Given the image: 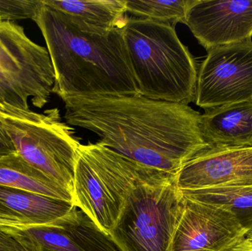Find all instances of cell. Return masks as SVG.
I'll use <instances>...</instances> for the list:
<instances>
[{"label":"cell","mask_w":252,"mask_h":251,"mask_svg":"<svg viewBox=\"0 0 252 251\" xmlns=\"http://www.w3.org/2000/svg\"><path fill=\"white\" fill-rule=\"evenodd\" d=\"M68 125L97 134L100 142L142 166L176 176L210 147L201 114L182 103L140 95L62 99Z\"/></svg>","instance_id":"cell-1"},{"label":"cell","mask_w":252,"mask_h":251,"mask_svg":"<svg viewBox=\"0 0 252 251\" xmlns=\"http://www.w3.org/2000/svg\"><path fill=\"white\" fill-rule=\"evenodd\" d=\"M55 74L53 93L72 97L139 95L124 28L105 29L41 4L34 18Z\"/></svg>","instance_id":"cell-2"},{"label":"cell","mask_w":252,"mask_h":251,"mask_svg":"<svg viewBox=\"0 0 252 251\" xmlns=\"http://www.w3.org/2000/svg\"><path fill=\"white\" fill-rule=\"evenodd\" d=\"M124 38L139 95L188 106L195 102L196 62L176 27L130 17Z\"/></svg>","instance_id":"cell-3"},{"label":"cell","mask_w":252,"mask_h":251,"mask_svg":"<svg viewBox=\"0 0 252 251\" xmlns=\"http://www.w3.org/2000/svg\"><path fill=\"white\" fill-rule=\"evenodd\" d=\"M168 175L136 163L100 141L78 152L72 202L109 234L133 187L144 180Z\"/></svg>","instance_id":"cell-4"},{"label":"cell","mask_w":252,"mask_h":251,"mask_svg":"<svg viewBox=\"0 0 252 251\" xmlns=\"http://www.w3.org/2000/svg\"><path fill=\"white\" fill-rule=\"evenodd\" d=\"M0 125L27 163L72 193L81 139L59 109L40 113L0 102Z\"/></svg>","instance_id":"cell-5"},{"label":"cell","mask_w":252,"mask_h":251,"mask_svg":"<svg viewBox=\"0 0 252 251\" xmlns=\"http://www.w3.org/2000/svg\"><path fill=\"white\" fill-rule=\"evenodd\" d=\"M185 203L173 175L144 180L129 193L109 234L122 251H170Z\"/></svg>","instance_id":"cell-6"},{"label":"cell","mask_w":252,"mask_h":251,"mask_svg":"<svg viewBox=\"0 0 252 251\" xmlns=\"http://www.w3.org/2000/svg\"><path fill=\"white\" fill-rule=\"evenodd\" d=\"M55 74L47 49L23 27L0 21V102L19 109H42L53 94Z\"/></svg>","instance_id":"cell-7"},{"label":"cell","mask_w":252,"mask_h":251,"mask_svg":"<svg viewBox=\"0 0 252 251\" xmlns=\"http://www.w3.org/2000/svg\"><path fill=\"white\" fill-rule=\"evenodd\" d=\"M252 102V41L216 47L198 69L195 103L204 111Z\"/></svg>","instance_id":"cell-8"},{"label":"cell","mask_w":252,"mask_h":251,"mask_svg":"<svg viewBox=\"0 0 252 251\" xmlns=\"http://www.w3.org/2000/svg\"><path fill=\"white\" fill-rule=\"evenodd\" d=\"M1 228L26 251H122L110 234L76 206L53 223Z\"/></svg>","instance_id":"cell-9"},{"label":"cell","mask_w":252,"mask_h":251,"mask_svg":"<svg viewBox=\"0 0 252 251\" xmlns=\"http://www.w3.org/2000/svg\"><path fill=\"white\" fill-rule=\"evenodd\" d=\"M185 25L207 51L252 41V0H192Z\"/></svg>","instance_id":"cell-10"},{"label":"cell","mask_w":252,"mask_h":251,"mask_svg":"<svg viewBox=\"0 0 252 251\" xmlns=\"http://www.w3.org/2000/svg\"><path fill=\"white\" fill-rule=\"evenodd\" d=\"M246 233L228 211L185 197L170 251H219L241 240Z\"/></svg>","instance_id":"cell-11"},{"label":"cell","mask_w":252,"mask_h":251,"mask_svg":"<svg viewBox=\"0 0 252 251\" xmlns=\"http://www.w3.org/2000/svg\"><path fill=\"white\" fill-rule=\"evenodd\" d=\"M175 181L182 191L252 186V147L210 146L188 161Z\"/></svg>","instance_id":"cell-12"},{"label":"cell","mask_w":252,"mask_h":251,"mask_svg":"<svg viewBox=\"0 0 252 251\" xmlns=\"http://www.w3.org/2000/svg\"><path fill=\"white\" fill-rule=\"evenodd\" d=\"M75 207L72 202L0 186V221L4 223V226L47 225L63 218Z\"/></svg>","instance_id":"cell-13"},{"label":"cell","mask_w":252,"mask_h":251,"mask_svg":"<svg viewBox=\"0 0 252 251\" xmlns=\"http://www.w3.org/2000/svg\"><path fill=\"white\" fill-rule=\"evenodd\" d=\"M201 129L210 146L252 147V102L205 111Z\"/></svg>","instance_id":"cell-14"},{"label":"cell","mask_w":252,"mask_h":251,"mask_svg":"<svg viewBox=\"0 0 252 251\" xmlns=\"http://www.w3.org/2000/svg\"><path fill=\"white\" fill-rule=\"evenodd\" d=\"M45 5L105 29L124 28L127 0H42Z\"/></svg>","instance_id":"cell-15"},{"label":"cell","mask_w":252,"mask_h":251,"mask_svg":"<svg viewBox=\"0 0 252 251\" xmlns=\"http://www.w3.org/2000/svg\"><path fill=\"white\" fill-rule=\"evenodd\" d=\"M0 186L72 202V194L69 190L32 167L17 153L0 158Z\"/></svg>","instance_id":"cell-16"},{"label":"cell","mask_w":252,"mask_h":251,"mask_svg":"<svg viewBox=\"0 0 252 251\" xmlns=\"http://www.w3.org/2000/svg\"><path fill=\"white\" fill-rule=\"evenodd\" d=\"M182 192L188 198L230 212L247 232L252 229V186L209 187Z\"/></svg>","instance_id":"cell-17"},{"label":"cell","mask_w":252,"mask_h":251,"mask_svg":"<svg viewBox=\"0 0 252 251\" xmlns=\"http://www.w3.org/2000/svg\"><path fill=\"white\" fill-rule=\"evenodd\" d=\"M192 1V0H127V13L139 19L164 22L176 27L178 23H186L188 9Z\"/></svg>","instance_id":"cell-18"},{"label":"cell","mask_w":252,"mask_h":251,"mask_svg":"<svg viewBox=\"0 0 252 251\" xmlns=\"http://www.w3.org/2000/svg\"><path fill=\"white\" fill-rule=\"evenodd\" d=\"M41 0H0V21L33 20Z\"/></svg>","instance_id":"cell-19"},{"label":"cell","mask_w":252,"mask_h":251,"mask_svg":"<svg viewBox=\"0 0 252 251\" xmlns=\"http://www.w3.org/2000/svg\"><path fill=\"white\" fill-rule=\"evenodd\" d=\"M0 251H26V250L13 236L0 228Z\"/></svg>","instance_id":"cell-20"},{"label":"cell","mask_w":252,"mask_h":251,"mask_svg":"<svg viewBox=\"0 0 252 251\" xmlns=\"http://www.w3.org/2000/svg\"><path fill=\"white\" fill-rule=\"evenodd\" d=\"M16 149L13 141L7 135L6 131L0 125V158L6 157L16 154Z\"/></svg>","instance_id":"cell-21"},{"label":"cell","mask_w":252,"mask_h":251,"mask_svg":"<svg viewBox=\"0 0 252 251\" xmlns=\"http://www.w3.org/2000/svg\"><path fill=\"white\" fill-rule=\"evenodd\" d=\"M219 251H252V244L249 243L244 237L238 241Z\"/></svg>","instance_id":"cell-22"},{"label":"cell","mask_w":252,"mask_h":251,"mask_svg":"<svg viewBox=\"0 0 252 251\" xmlns=\"http://www.w3.org/2000/svg\"><path fill=\"white\" fill-rule=\"evenodd\" d=\"M244 237H245L246 240H247L249 243H250L251 244H252V229L247 231V232L246 233Z\"/></svg>","instance_id":"cell-23"},{"label":"cell","mask_w":252,"mask_h":251,"mask_svg":"<svg viewBox=\"0 0 252 251\" xmlns=\"http://www.w3.org/2000/svg\"><path fill=\"white\" fill-rule=\"evenodd\" d=\"M4 225H5L4 223L2 222V221H0V226H4Z\"/></svg>","instance_id":"cell-24"}]
</instances>
